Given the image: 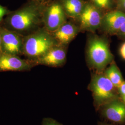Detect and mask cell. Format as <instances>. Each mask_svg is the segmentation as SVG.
Segmentation results:
<instances>
[{"label": "cell", "mask_w": 125, "mask_h": 125, "mask_svg": "<svg viewBox=\"0 0 125 125\" xmlns=\"http://www.w3.org/2000/svg\"><path fill=\"white\" fill-rule=\"evenodd\" d=\"M77 32L76 27L71 24H63L54 31V38L59 42L66 44L75 36Z\"/></svg>", "instance_id": "7c38bea8"}, {"label": "cell", "mask_w": 125, "mask_h": 125, "mask_svg": "<svg viewBox=\"0 0 125 125\" xmlns=\"http://www.w3.org/2000/svg\"><path fill=\"white\" fill-rule=\"evenodd\" d=\"M103 25L108 32H118L125 22V13L114 11L107 13L102 20Z\"/></svg>", "instance_id": "8fae6325"}, {"label": "cell", "mask_w": 125, "mask_h": 125, "mask_svg": "<svg viewBox=\"0 0 125 125\" xmlns=\"http://www.w3.org/2000/svg\"><path fill=\"white\" fill-rule=\"evenodd\" d=\"M120 54L121 57L125 60V42L121 46Z\"/></svg>", "instance_id": "d6986e66"}, {"label": "cell", "mask_w": 125, "mask_h": 125, "mask_svg": "<svg viewBox=\"0 0 125 125\" xmlns=\"http://www.w3.org/2000/svg\"><path fill=\"white\" fill-rule=\"evenodd\" d=\"M118 92L121 97L125 95V81H124L118 88Z\"/></svg>", "instance_id": "ac0fdd59"}, {"label": "cell", "mask_w": 125, "mask_h": 125, "mask_svg": "<svg viewBox=\"0 0 125 125\" xmlns=\"http://www.w3.org/2000/svg\"><path fill=\"white\" fill-rule=\"evenodd\" d=\"M65 58L66 54L64 51L55 46L43 56L32 62V63L34 62V64H40L51 66H57L62 64Z\"/></svg>", "instance_id": "30bf717a"}, {"label": "cell", "mask_w": 125, "mask_h": 125, "mask_svg": "<svg viewBox=\"0 0 125 125\" xmlns=\"http://www.w3.org/2000/svg\"><path fill=\"white\" fill-rule=\"evenodd\" d=\"M121 99L122 100V101L125 103V95L121 97Z\"/></svg>", "instance_id": "603a6c76"}, {"label": "cell", "mask_w": 125, "mask_h": 125, "mask_svg": "<svg viewBox=\"0 0 125 125\" xmlns=\"http://www.w3.org/2000/svg\"><path fill=\"white\" fill-rule=\"evenodd\" d=\"M105 75L116 88L124 81L119 68L115 62L112 63L106 70Z\"/></svg>", "instance_id": "4fadbf2b"}, {"label": "cell", "mask_w": 125, "mask_h": 125, "mask_svg": "<svg viewBox=\"0 0 125 125\" xmlns=\"http://www.w3.org/2000/svg\"><path fill=\"white\" fill-rule=\"evenodd\" d=\"M33 65L30 60L21 59L17 55L3 53L0 54V72H27Z\"/></svg>", "instance_id": "8992f818"}, {"label": "cell", "mask_w": 125, "mask_h": 125, "mask_svg": "<svg viewBox=\"0 0 125 125\" xmlns=\"http://www.w3.org/2000/svg\"><path fill=\"white\" fill-rule=\"evenodd\" d=\"M2 53L19 56L22 54L23 36L0 26Z\"/></svg>", "instance_id": "5b68a950"}, {"label": "cell", "mask_w": 125, "mask_h": 125, "mask_svg": "<svg viewBox=\"0 0 125 125\" xmlns=\"http://www.w3.org/2000/svg\"><path fill=\"white\" fill-rule=\"evenodd\" d=\"M2 53V47H1V35L0 33V54Z\"/></svg>", "instance_id": "44dd1931"}, {"label": "cell", "mask_w": 125, "mask_h": 125, "mask_svg": "<svg viewBox=\"0 0 125 125\" xmlns=\"http://www.w3.org/2000/svg\"><path fill=\"white\" fill-rule=\"evenodd\" d=\"M94 3L101 8H107L110 5V0H93Z\"/></svg>", "instance_id": "9a60e30c"}, {"label": "cell", "mask_w": 125, "mask_h": 125, "mask_svg": "<svg viewBox=\"0 0 125 125\" xmlns=\"http://www.w3.org/2000/svg\"><path fill=\"white\" fill-rule=\"evenodd\" d=\"M81 25L86 29L93 30L98 28L102 21L98 11L91 5H87L80 15Z\"/></svg>", "instance_id": "9c48e42d"}, {"label": "cell", "mask_w": 125, "mask_h": 125, "mask_svg": "<svg viewBox=\"0 0 125 125\" xmlns=\"http://www.w3.org/2000/svg\"><path fill=\"white\" fill-rule=\"evenodd\" d=\"M43 18L46 29L56 31L64 22L65 15L62 7L58 3L51 4L46 9Z\"/></svg>", "instance_id": "52a82bcc"}, {"label": "cell", "mask_w": 125, "mask_h": 125, "mask_svg": "<svg viewBox=\"0 0 125 125\" xmlns=\"http://www.w3.org/2000/svg\"><path fill=\"white\" fill-rule=\"evenodd\" d=\"M103 113L108 120L117 123H125V103L119 98L105 104Z\"/></svg>", "instance_id": "ba28073f"}, {"label": "cell", "mask_w": 125, "mask_h": 125, "mask_svg": "<svg viewBox=\"0 0 125 125\" xmlns=\"http://www.w3.org/2000/svg\"><path fill=\"white\" fill-rule=\"evenodd\" d=\"M88 54L92 64L99 70L104 68L113 59L107 44L100 39H94L90 41Z\"/></svg>", "instance_id": "277c9868"}, {"label": "cell", "mask_w": 125, "mask_h": 125, "mask_svg": "<svg viewBox=\"0 0 125 125\" xmlns=\"http://www.w3.org/2000/svg\"><path fill=\"white\" fill-rule=\"evenodd\" d=\"M115 88L105 75L94 76L90 88L97 106H103L114 99L118 98Z\"/></svg>", "instance_id": "3957f363"}, {"label": "cell", "mask_w": 125, "mask_h": 125, "mask_svg": "<svg viewBox=\"0 0 125 125\" xmlns=\"http://www.w3.org/2000/svg\"><path fill=\"white\" fill-rule=\"evenodd\" d=\"M11 11L6 7L0 4V22L3 21V18L8 15Z\"/></svg>", "instance_id": "2e32d148"}, {"label": "cell", "mask_w": 125, "mask_h": 125, "mask_svg": "<svg viewBox=\"0 0 125 125\" xmlns=\"http://www.w3.org/2000/svg\"><path fill=\"white\" fill-rule=\"evenodd\" d=\"M121 4L125 9V0H121Z\"/></svg>", "instance_id": "7402d4cb"}, {"label": "cell", "mask_w": 125, "mask_h": 125, "mask_svg": "<svg viewBox=\"0 0 125 125\" xmlns=\"http://www.w3.org/2000/svg\"><path fill=\"white\" fill-rule=\"evenodd\" d=\"M42 125H61L57 121L52 119L46 118L45 119L42 123Z\"/></svg>", "instance_id": "e0dca14e"}, {"label": "cell", "mask_w": 125, "mask_h": 125, "mask_svg": "<svg viewBox=\"0 0 125 125\" xmlns=\"http://www.w3.org/2000/svg\"></svg>", "instance_id": "d4e9b609"}, {"label": "cell", "mask_w": 125, "mask_h": 125, "mask_svg": "<svg viewBox=\"0 0 125 125\" xmlns=\"http://www.w3.org/2000/svg\"><path fill=\"white\" fill-rule=\"evenodd\" d=\"M41 9L38 1L29 0L6 16L3 26L23 37L27 36L32 33V31L40 22Z\"/></svg>", "instance_id": "6da1fadb"}, {"label": "cell", "mask_w": 125, "mask_h": 125, "mask_svg": "<svg viewBox=\"0 0 125 125\" xmlns=\"http://www.w3.org/2000/svg\"><path fill=\"white\" fill-rule=\"evenodd\" d=\"M35 0L36 1H38V2H40V1H42L43 0Z\"/></svg>", "instance_id": "cb8c5ba5"}, {"label": "cell", "mask_w": 125, "mask_h": 125, "mask_svg": "<svg viewBox=\"0 0 125 125\" xmlns=\"http://www.w3.org/2000/svg\"><path fill=\"white\" fill-rule=\"evenodd\" d=\"M63 6L68 13L72 16H76L82 13L83 3L80 0H64Z\"/></svg>", "instance_id": "5bb4252c"}, {"label": "cell", "mask_w": 125, "mask_h": 125, "mask_svg": "<svg viewBox=\"0 0 125 125\" xmlns=\"http://www.w3.org/2000/svg\"><path fill=\"white\" fill-rule=\"evenodd\" d=\"M118 33H120L121 35L125 37V22L121 27V29Z\"/></svg>", "instance_id": "ffe728a7"}, {"label": "cell", "mask_w": 125, "mask_h": 125, "mask_svg": "<svg viewBox=\"0 0 125 125\" xmlns=\"http://www.w3.org/2000/svg\"><path fill=\"white\" fill-rule=\"evenodd\" d=\"M45 31L33 32L23 37L22 54L33 62L55 46V40Z\"/></svg>", "instance_id": "7a4b0ae2"}]
</instances>
